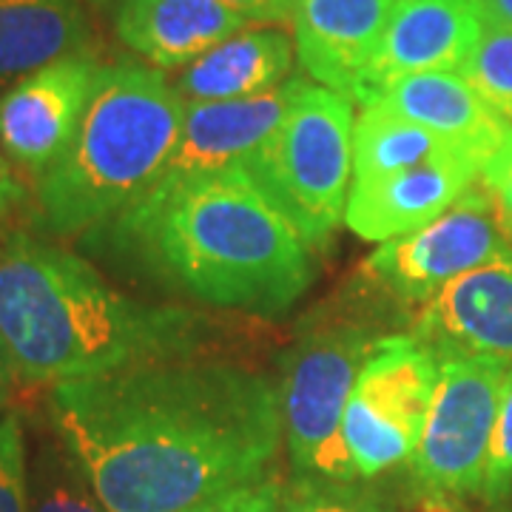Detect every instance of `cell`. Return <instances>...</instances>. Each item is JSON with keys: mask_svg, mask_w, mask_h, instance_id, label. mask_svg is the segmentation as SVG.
Segmentation results:
<instances>
[{"mask_svg": "<svg viewBox=\"0 0 512 512\" xmlns=\"http://www.w3.org/2000/svg\"><path fill=\"white\" fill-rule=\"evenodd\" d=\"M49 413L106 512H185L265 481L285 441L271 379L194 353L52 384Z\"/></svg>", "mask_w": 512, "mask_h": 512, "instance_id": "6da1fadb", "label": "cell"}, {"mask_svg": "<svg viewBox=\"0 0 512 512\" xmlns=\"http://www.w3.org/2000/svg\"><path fill=\"white\" fill-rule=\"evenodd\" d=\"M83 242L208 308L279 316L316 279L313 248L242 171L163 177Z\"/></svg>", "mask_w": 512, "mask_h": 512, "instance_id": "7a4b0ae2", "label": "cell"}, {"mask_svg": "<svg viewBox=\"0 0 512 512\" xmlns=\"http://www.w3.org/2000/svg\"><path fill=\"white\" fill-rule=\"evenodd\" d=\"M200 336L191 311L114 291L66 248L26 234L0 245V339L20 382L60 384L188 356Z\"/></svg>", "mask_w": 512, "mask_h": 512, "instance_id": "3957f363", "label": "cell"}, {"mask_svg": "<svg viewBox=\"0 0 512 512\" xmlns=\"http://www.w3.org/2000/svg\"><path fill=\"white\" fill-rule=\"evenodd\" d=\"M185 100L160 69L103 66L69 148L37 177L40 222L55 237L109 225L163 180Z\"/></svg>", "mask_w": 512, "mask_h": 512, "instance_id": "277c9868", "label": "cell"}, {"mask_svg": "<svg viewBox=\"0 0 512 512\" xmlns=\"http://www.w3.org/2000/svg\"><path fill=\"white\" fill-rule=\"evenodd\" d=\"M353 100L299 77L282 123L239 168L313 251L345 225L353 185Z\"/></svg>", "mask_w": 512, "mask_h": 512, "instance_id": "5b68a950", "label": "cell"}, {"mask_svg": "<svg viewBox=\"0 0 512 512\" xmlns=\"http://www.w3.org/2000/svg\"><path fill=\"white\" fill-rule=\"evenodd\" d=\"M379 336L367 322L336 319L305 330L285 350L276 393L296 478L359 481L342 419L356 376Z\"/></svg>", "mask_w": 512, "mask_h": 512, "instance_id": "8992f818", "label": "cell"}, {"mask_svg": "<svg viewBox=\"0 0 512 512\" xmlns=\"http://www.w3.org/2000/svg\"><path fill=\"white\" fill-rule=\"evenodd\" d=\"M504 362L439 356V382L421 439L407 458V498L421 512H464L481 498Z\"/></svg>", "mask_w": 512, "mask_h": 512, "instance_id": "52a82bcc", "label": "cell"}, {"mask_svg": "<svg viewBox=\"0 0 512 512\" xmlns=\"http://www.w3.org/2000/svg\"><path fill=\"white\" fill-rule=\"evenodd\" d=\"M439 382V356L413 333H384L350 390L342 436L359 481L407 464Z\"/></svg>", "mask_w": 512, "mask_h": 512, "instance_id": "ba28073f", "label": "cell"}, {"mask_svg": "<svg viewBox=\"0 0 512 512\" xmlns=\"http://www.w3.org/2000/svg\"><path fill=\"white\" fill-rule=\"evenodd\" d=\"M510 251L493 202L476 183L439 220L382 242L367 256L362 271L390 302L419 311L453 279Z\"/></svg>", "mask_w": 512, "mask_h": 512, "instance_id": "9c48e42d", "label": "cell"}, {"mask_svg": "<svg viewBox=\"0 0 512 512\" xmlns=\"http://www.w3.org/2000/svg\"><path fill=\"white\" fill-rule=\"evenodd\" d=\"M103 63L92 52L60 57L0 94V148L40 177L69 148Z\"/></svg>", "mask_w": 512, "mask_h": 512, "instance_id": "30bf717a", "label": "cell"}, {"mask_svg": "<svg viewBox=\"0 0 512 512\" xmlns=\"http://www.w3.org/2000/svg\"><path fill=\"white\" fill-rule=\"evenodd\" d=\"M484 32L478 0H396L356 106L390 83L427 72H461Z\"/></svg>", "mask_w": 512, "mask_h": 512, "instance_id": "8fae6325", "label": "cell"}, {"mask_svg": "<svg viewBox=\"0 0 512 512\" xmlns=\"http://www.w3.org/2000/svg\"><path fill=\"white\" fill-rule=\"evenodd\" d=\"M410 333L436 356L512 365V251L444 285L416 311Z\"/></svg>", "mask_w": 512, "mask_h": 512, "instance_id": "7c38bea8", "label": "cell"}, {"mask_svg": "<svg viewBox=\"0 0 512 512\" xmlns=\"http://www.w3.org/2000/svg\"><path fill=\"white\" fill-rule=\"evenodd\" d=\"M484 160L447 154L396 174L350 185L345 225L359 239L387 242L424 228L450 211L481 180Z\"/></svg>", "mask_w": 512, "mask_h": 512, "instance_id": "4fadbf2b", "label": "cell"}, {"mask_svg": "<svg viewBox=\"0 0 512 512\" xmlns=\"http://www.w3.org/2000/svg\"><path fill=\"white\" fill-rule=\"evenodd\" d=\"M396 0H296L293 46L305 74L356 103Z\"/></svg>", "mask_w": 512, "mask_h": 512, "instance_id": "5bb4252c", "label": "cell"}, {"mask_svg": "<svg viewBox=\"0 0 512 512\" xmlns=\"http://www.w3.org/2000/svg\"><path fill=\"white\" fill-rule=\"evenodd\" d=\"M296 86L299 77H291L285 86L256 97L185 103L183 134L163 177L239 171L282 123Z\"/></svg>", "mask_w": 512, "mask_h": 512, "instance_id": "9a60e30c", "label": "cell"}, {"mask_svg": "<svg viewBox=\"0 0 512 512\" xmlns=\"http://www.w3.org/2000/svg\"><path fill=\"white\" fill-rule=\"evenodd\" d=\"M248 26L222 0H117L114 29L157 69H185Z\"/></svg>", "mask_w": 512, "mask_h": 512, "instance_id": "2e32d148", "label": "cell"}, {"mask_svg": "<svg viewBox=\"0 0 512 512\" xmlns=\"http://www.w3.org/2000/svg\"><path fill=\"white\" fill-rule=\"evenodd\" d=\"M379 103L419 126L436 131L484 160L504 143L512 128L495 114L461 72L410 74L376 94ZM365 103V106H367ZM362 109V106H359Z\"/></svg>", "mask_w": 512, "mask_h": 512, "instance_id": "e0dca14e", "label": "cell"}, {"mask_svg": "<svg viewBox=\"0 0 512 512\" xmlns=\"http://www.w3.org/2000/svg\"><path fill=\"white\" fill-rule=\"evenodd\" d=\"M296 46L279 29H242L188 63L174 89L185 103L239 100L274 92L291 80Z\"/></svg>", "mask_w": 512, "mask_h": 512, "instance_id": "ac0fdd59", "label": "cell"}, {"mask_svg": "<svg viewBox=\"0 0 512 512\" xmlns=\"http://www.w3.org/2000/svg\"><path fill=\"white\" fill-rule=\"evenodd\" d=\"M77 52H89L80 0H0V89Z\"/></svg>", "mask_w": 512, "mask_h": 512, "instance_id": "d6986e66", "label": "cell"}, {"mask_svg": "<svg viewBox=\"0 0 512 512\" xmlns=\"http://www.w3.org/2000/svg\"><path fill=\"white\" fill-rule=\"evenodd\" d=\"M476 154L379 103H367L353 126V183L396 174L447 154ZM481 157V154H476ZM484 160V157H481ZM487 163V160H484Z\"/></svg>", "mask_w": 512, "mask_h": 512, "instance_id": "ffe728a7", "label": "cell"}, {"mask_svg": "<svg viewBox=\"0 0 512 512\" xmlns=\"http://www.w3.org/2000/svg\"><path fill=\"white\" fill-rule=\"evenodd\" d=\"M32 512H106L63 441H40L29 473Z\"/></svg>", "mask_w": 512, "mask_h": 512, "instance_id": "44dd1931", "label": "cell"}, {"mask_svg": "<svg viewBox=\"0 0 512 512\" xmlns=\"http://www.w3.org/2000/svg\"><path fill=\"white\" fill-rule=\"evenodd\" d=\"M461 74L481 100L512 128V29L484 20L481 40Z\"/></svg>", "mask_w": 512, "mask_h": 512, "instance_id": "7402d4cb", "label": "cell"}, {"mask_svg": "<svg viewBox=\"0 0 512 512\" xmlns=\"http://www.w3.org/2000/svg\"><path fill=\"white\" fill-rule=\"evenodd\" d=\"M279 512H393V507L359 481L293 478L282 487Z\"/></svg>", "mask_w": 512, "mask_h": 512, "instance_id": "603a6c76", "label": "cell"}, {"mask_svg": "<svg viewBox=\"0 0 512 512\" xmlns=\"http://www.w3.org/2000/svg\"><path fill=\"white\" fill-rule=\"evenodd\" d=\"M512 495V365L507 367V376L501 382L498 393V413H495L493 441H490V458H487V473L481 487V501L501 504Z\"/></svg>", "mask_w": 512, "mask_h": 512, "instance_id": "cb8c5ba5", "label": "cell"}, {"mask_svg": "<svg viewBox=\"0 0 512 512\" xmlns=\"http://www.w3.org/2000/svg\"><path fill=\"white\" fill-rule=\"evenodd\" d=\"M0 512H32L23 427L15 413H0Z\"/></svg>", "mask_w": 512, "mask_h": 512, "instance_id": "d4e9b609", "label": "cell"}, {"mask_svg": "<svg viewBox=\"0 0 512 512\" xmlns=\"http://www.w3.org/2000/svg\"><path fill=\"white\" fill-rule=\"evenodd\" d=\"M478 183L487 191L498 225L512 245V131L504 137V143L487 157Z\"/></svg>", "mask_w": 512, "mask_h": 512, "instance_id": "484cf974", "label": "cell"}, {"mask_svg": "<svg viewBox=\"0 0 512 512\" xmlns=\"http://www.w3.org/2000/svg\"><path fill=\"white\" fill-rule=\"evenodd\" d=\"M279 501H282V484L271 476L265 481H254L237 490L214 495L185 512H279Z\"/></svg>", "mask_w": 512, "mask_h": 512, "instance_id": "4316f807", "label": "cell"}, {"mask_svg": "<svg viewBox=\"0 0 512 512\" xmlns=\"http://www.w3.org/2000/svg\"><path fill=\"white\" fill-rule=\"evenodd\" d=\"M248 23H293L296 0H222Z\"/></svg>", "mask_w": 512, "mask_h": 512, "instance_id": "83f0119b", "label": "cell"}, {"mask_svg": "<svg viewBox=\"0 0 512 512\" xmlns=\"http://www.w3.org/2000/svg\"><path fill=\"white\" fill-rule=\"evenodd\" d=\"M23 200H26V191H23V185L18 183L12 165L3 157V148H0V214H9V211L18 208Z\"/></svg>", "mask_w": 512, "mask_h": 512, "instance_id": "f1b7e54d", "label": "cell"}, {"mask_svg": "<svg viewBox=\"0 0 512 512\" xmlns=\"http://www.w3.org/2000/svg\"><path fill=\"white\" fill-rule=\"evenodd\" d=\"M20 376H18V367L12 362V356H9V350L3 345V339H0V410L9 404V399L15 396V387H18Z\"/></svg>", "mask_w": 512, "mask_h": 512, "instance_id": "f546056e", "label": "cell"}, {"mask_svg": "<svg viewBox=\"0 0 512 512\" xmlns=\"http://www.w3.org/2000/svg\"><path fill=\"white\" fill-rule=\"evenodd\" d=\"M478 6L487 23L512 29V0H478Z\"/></svg>", "mask_w": 512, "mask_h": 512, "instance_id": "4dcf8cb0", "label": "cell"}, {"mask_svg": "<svg viewBox=\"0 0 512 512\" xmlns=\"http://www.w3.org/2000/svg\"><path fill=\"white\" fill-rule=\"evenodd\" d=\"M92 3H109V0H92Z\"/></svg>", "mask_w": 512, "mask_h": 512, "instance_id": "1f68e13d", "label": "cell"}]
</instances>
